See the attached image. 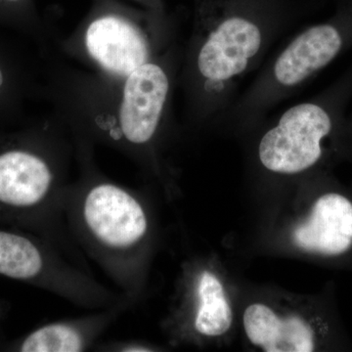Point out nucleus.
Segmentation results:
<instances>
[{"label":"nucleus","instance_id":"nucleus-1","mask_svg":"<svg viewBox=\"0 0 352 352\" xmlns=\"http://www.w3.org/2000/svg\"><path fill=\"white\" fill-rule=\"evenodd\" d=\"M183 46L124 76H105L66 63L53 51L46 97L73 135L111 148L148 173H159L160 146L173 120Z\"/></svg>","mask_w":352,"mask_h":352},{"label":"nucleus","instance_id":"nucleus-2","mask_svg":"<svg viewBox=\"0 0 352 352\" xmlns=\"http://www.w3.org/2000/svg\"><path fill=\"white\" fill-rule=\"evenodd\" d=\"M293 18L291 0H194L178 75L185 120L198 126L226 115L241 80Z\"/></svg>","mask_w":352,"mask_h":352},{"label":"nucleus","instance_id":"nucleus-3","mask_svg":"<svg viewBox=\"0 0 352 352\" xmlns=\"http://www.w3.org/2000/svg\"><path fill=\"white\" fill-rule=\"evenodd\" d=\"M73 135V134H72ZM78 175L69 183L64 217L69 237L120 289L138 302L144 288L152 222L135 190L104 175L89 141L73 135Z\"/></svg>","mask_w":352,"mask_h":352},{"label":"nucleus","instance_id":"nucleus-4","mask_svg":"<svg viewBox=\"0 0 352 352\" xmlns=\"http://www.w3.org/2000/svg\"><path fill=\"white\" fill-rule=\"evenodd\" d=\"M75 160L73 135L53 111L32 131L0 141V226L44 236L80 261L64 217Z\"/></svg>","mask_w":352,"mask_h":352},{"label":"nucleus","instance_id":"nucleus-5","mask_svg":"<svg viewBox=\"0 0 352 352\" xmlns=\"http://www.w3.org/2000/svg\"><path fill=\"white\" fill-rule=\"evenodd\" d=\"M177 41L175 23L148 11L138 12L99 4L64 38L57 50L80 68L105 76L129 75Z\"/></svg>","mask_w":352,"mask_h":352},{"label":"nucleus","instance_id":"nucleus-6","mask_svg":"<svg viewBox=\"0 0 352 352\" xmlns=\"http://www.w3.org/2000/svg\"><path fill=\"white\" fill-rule=\"evenodd\" d=\"M352 48V0L329 19L305 28L259 72L226 113L240 124H256Z\"/></svg>","mask_w":352,"mask_h":352},{"label":"nucleus","instance_id":"nucleus-7","mask_svg":"<svg viewBox=\"0 0 352 352\" xmlns=\"http://www.w3.org/2000/svg\"><path fill=\"white\" fill-rule=\"evenodd\" d=\"M351 98L352 68L320 94L285 110L259 140L264 170L295 175L323 163L330 149L346 139Z\"/></svg>","mask_w":352,"mask_h":352},{"label":"nucleus","instance_id":"nucleus-8","mask_svg":"<svg viewBox=\"0 0 352 352\" xmlns=\"http://www.w3.org/2000/svg\"><path fill=\"white\" fill-rule=\"evenodd\" d=\"M0 276L36 287L76 307L97 310L124 298L99 283L85 264L31 231L0 226Z\"/></svg>","mask_w":352,"mask_h":352},{"label":"nucleus","instance_id":"nucleus-9","mask_svg":"<svg viewBox=\"0 0 352 352\" xmlns=\"http://www.w3.org/2000/svg\"><path fill=\"white\" fill-rule=\"evenodd\" d=\"M134 302L124 296L112 307L92 314L51 322L34 329L3 346V351L17 352H80L94 349L111 325Z\"/></svg>","mask_w":352,"mask_h":352},{"label":"nucleus","instance_id":"nucleus-10","mask_svg":"<svg viewBox=\"0 0 352 352\" xmlns=\"http://www.w3.org/2000/svg\"><path fill=\"white\" fill-rule=\"evenodd\" d=\"M294 238L303 251L322 258H340L351 254V197L339 190L322 192Z\"/></svg>","mask_w":352,"mask_h":352},{"label":"nucleus","instance_id":"nucleus-11","mask_svg":"<svg viewBox=\"0 0 352 352\" xmlns=\"http://www.w3.org/2000/svg\"><path fill=\"white\" fill-rule=\"evenodd\" d=\"M244 328L252 344L266 352H310L316 349L315 330L298 316L280 318L270 307L254 303L245 310Z\"/></svg>","mask_w":352,"mask_h":352},{"label":"nucleus","instance_id":"nucleus-12","mask_svg":"<svg viewBox=\"0 0 352 352\" xmlns=\"http://www.w3.org/2000/svg\"><path fill=\"white\" fill-rule=\"evenodd\" d=\"M194 286V331L206 337L226 333L232 325L233 314L219 278L204 270L196 277Z\"/></svg>","mask_w":352,"mask_h":352},{"label":"nucleus","instance_id":"nucleus-13","mask_svg":"<svg viewBox=\"0 0 352 352\" xmlns=\"http://www.w3.org/2000/svg\"><path fill=\"white\" fill-rule=\"evenodd\" d=\"M95 351L110 352H151L156 349L146 344L143 340H119V342H107V344H96Z\"/></svg>","mask_w":352,"mask_h":352},{"label":"nucleus","instance_id":"nucleus-14","mask_svg":"<svg viewBox=\"0 0 352 352\" xmlns=\"http://www.w3.org/2000/svg\"><path fill=\"white\" fill-rule=\"evenodd\" d=\"M145 6V10L151 13L155 17L166 22H173L170 16L166 14L163 0H134Z\"/></svg>","mask_w":352,"mask_h":352},{"label":"nucleus","instance_id":"nucleus-15","mask_svg":"<svg viewBox=\"0 0 352 352\" xmlns=\"http://www.w3.org/2000/svg\"><path fill=\"white\" fill-rule=\"evenodd\" d=\"M8 75H7L6 69L3 65L0 63V94L6 91L7 85H8Z\"/></svg>","mask_w":352,"mask_h":352},{"label":"nucleus","instance_id":"nucleus-16","mask_svg":"<svg viewBox=\"0 0 352 352\" xmlns=\"http://www.w3.org/2000/svg\"><path fill=\"white\" fill-rule=\"evenodd\" d=\"M9 309H10V305H9L8 302L0 300V333H1L2 324L6 320Z\"/></svg>","mask_w":352,"mask_h":352},{"label":"nucleus","instance_id":"nucleus-17","mask_svg":"<svg viewBox=\"0 0 352 352\" xmlns=\"http://www.w3.org/2000/svg\"><path fill=\"white\" fill-rule=\"evenodd\" d=\"M346 139L351 141L352 144V112H349V115H347Z\"/></svg>","mask_w":352,"mask_h":352},{"label":"nucleus","instance_id":"nucleus-18","mask_svg":"<svg viewBox=\"0 0 352 352\" xmlns=\"http://www.w3.org/2000/svg\"><path fill=\"white\" fill-rule=\"evenodd\" d=\"M2 1L7 2V3H19L23 0H2Z\"/></svg>","mask_w":352,"mask_h":352}]
</instances>
